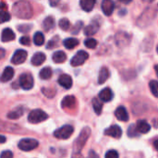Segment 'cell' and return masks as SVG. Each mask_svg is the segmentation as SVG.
Here are the masks:
<instances>
[{
    "label": "cell",
    "mask_w": 158,
    "mask_h": 158,
    "mask_svg": "<svg viewBox=\"0 0 158 158\" xmlns=\"http://www.w3.org/2000/svg\"><path fill=\"white\" fill-rule=\"evenodd\" d=\"M143 1H145V2H148V3H152V2H154L155 0H143Z\"/></svg>",
    "instance_id": "47"
},
{
    "label": "cell",
    "mask_w": 158,
    "mask_h": 158,
    "mask_svg": "<svg viewBox=\"0 0 158 158\" xmlns=\"http://www.w3.org/2000/svg\"><path fill=\"white\" fill-rule=\"evenodd\" d=\"M15 37H16V35H15L14 31L9 28L4 29L3 31H2V34H1V40L4 43L11 42V41H13L15 39Z\"/></svg>",
    "instance_id": "16"
},
{
    "label": "cell",
    "mask_w": 158,
    "mask_h": 158,
    "mask_svg": "<svg viewBox=\"0 0 158 158\" xmlns=\"http://www.w3.org/2000/svg\"><path fill=\"white\" fill-rule=\"evenodd\" d=\"M13 77H14V69L11 67H6L0 77V81L2 82H6L9 81Z\"/></svg>",
    "instance_id": "18"
},
{
    "label": "cell",
    "mask_w": 158,
    "mask_h": 158,
    "mask_svg": "<svg viewBox=\"0 0 158 158\" xmlns=\"http://www.w3.org/2000/svg\"><path fill=\"white\" fill-rule=\"evenodd\" d=\"M104 133L106 136H109V137H112L115 139H118L122 135V130L118 125H113V126L109 127L108 129H106Z\"/></svg>",
    "instance_id": "9"
},
{
    "label": "cell",
    "mask_w": 158,
    "mask_h": 158,
    "mask_svg": "<svg viewBox=\"0 0 158 158\" xmlns=\"http://www.w3.org/2000/svg\"><path fill=\"white\" fill-rule=\"evenodd\" d=\"M12 156H13V154L10 151H4L0 155L1 158H11Z\"/></svg>",
    "instance_id": "40"
},
{
    "label": "cell",
    "mask_w": 158,
    "mask_h": 158,
    "mask_svg": "<svg viewBox=\"0 0 158 158\" xmlns=\"http://www.w3.org/2000/svg\"><path fill=\"white\" fill-rule=\"evenodd\" d=\"M155 70H156V75H157L158 77V65L155 66Z\"/></svg>",
    "instance_id": "46"
},
{
    "label": "cell",
    "mask_w": 158,
    "mask_h": 158,
    "mask_svg": "<svg viewBox=\"0 0 158 158\" xmlns=\"http://www.w3.org/2000/svg\"><path fill=\"white\" fill-rule=\"evenodd\" d=\"M154 146H155V148L158 151V140H156V141L154 143Z\"/></svg>",
    "instance_id": "45"
},
{
    "label": "cell",
    "mask_w": 158,
    "mask_h": 158,
    "mask_svg": "<svg viewBox=\"0 0 158 158\" xmlns=\"http://www.w3.org/2000/svg\"><path fill=\"white\" fill-rule=\"evenodd\" d=\"M89 57V54L86 51L83 50H80L77 52V54L71 58L70 60V65L72 67H79L82 64H84V62L88 59Z\"/></svg>",
    "instance_id": "6"
},
{
    "label": "cell",
    "mask_w": 158,
    "mask_h": 158,
    "mask_svg": "<svg viewBox=\"0 0 158 158\" xmlns=\"http://www.w3.org/2000/svg\"><path fill=\"white\" fill-rule=\"evenodd\" d=\"M13 12L16 17L23 19H29L33 15L32 6L27 0H21L15 3L13 6Z\"/></svg>",
    "instance_id": "1"
},
{
    "label": "cell",
    "mask_w": 158,
    "mask_h": 158,
    "mask_svg": "<svg viewBox=\"0 0 158 158\" xmlns=\"http://www.w3.org/2000/svg\"><path fill=\"white\" fill-rule=\"evenodd\" d=\"M58 40H59V38L57 37V36H56V37H54L48 44H47V49H52V48H54V47H56V45H57V44H58Z\"/></svg>",
    "instance_id": "36"
},
{
    "label": "cell",
    "mask_w": 158,
    "mask_h": 158,
    "mask_svg": "<svg viewBox=\"0 0 158 158\" xmlns=\"http://www.w3.org/2000/svg\"><path fill=\"white\" fill-rule=\"evenodd\" d=\"M33 43L38 46L43 45L44 43V35L41 31H37L33 36Z\"/></svg>",
    "instance_id": "27"
},
{
    "label": "cell",
    "mask_w": 158,
    "mask_h": 158,
    "mask_svg": "<svg viewBox=\"0 0 158 158\" xmlns=\"http://www.w3.org/2000/svg\"><path fill=\"white\" fill-rule=\"evenodd\" d=\"M45 59H46V56H45V55L44 53L37 52V53H35L32 56L31 61V64L33 66H40V65H42L45 61Z\"/></svg>",
    "instance_id": "17"
},
{
    "label": "cell",
    "mask_w": 158,
    "mask_h": 158,
    "mask_svg": "<svg viewBox=\"0 0 158 158\" xmlns=\"http://www.w3.org/2000/svg\"><path fill=\"white\" fill-rule=\"evenodd\" d=\"M6 141V137H5V136H2V135H0V143H4Z\"/></svg>",
    "instance_id": "43"
},
{
    "label": "cell",
    "mask_w": 158,
    "mask_h": 158,
    "mask_svg": "<svg viewBox=\"0 0 158 158\" xmlns=\"http://www.w3.org/2000/svg\"><path fill=\"white\" fill-rule=\"evenodd\" d=\"M31 29V25H28V24L19 25V26L18 27V30H19V31L23 32V33H26V32H28V31H29Z\"/></svg>",
    "instance_id": "38"
},
{
    "label": "cell",
    "mask_w": 158,
    "mask_h": 158,
    "mask_svg": "<svg viewBox=\"0 0 158 158\" xmlns=\"http://www.w3.org/2000/svg\"><path fill=\"white\" fill-rule=\"evenodd\" d=\"M119 156L118 153L115 150H109L106 155H105V157L106 158H118Z\"/></svg>",
    "instance_id": "37"
},
{
    "label": "cell",
    "mask_w": 158,
    "mask_h": 158,
    "mask_svg": "<svg viewBox=\"0 0 158 158\" xmlns=\"http://www.w3.org/2000/svg\"><path fill=\"white\" fill-rule=\"evenodd\" d=\"M58 25H59V28H60L61 30L67 31V30H69V27H70V22H69V20L68 19L63 18V19H61L59 20Z\"/></svg>",
    "instance_id": "31"
},
{
    "label": "cell",
    "mask_w": 158,
    "mask_h": 158,
    "mask_svg": "<svg viewBox=\"0 0 158 158\" xmlns=\"http://www.w3.org/2000/svg\"><path fill=\"white\" fill-rule=\"evenodd\" d=\"M114 94L110 88H105L99 93V98L103 102H110L113 99Z\"/></svg>",
    "instance_id": "14"
},
{
    "label": "cell",
    "mask_w": 158,
    "mask_h": 158,
    "mask_svg": "<svg viewBox=\"0 0 158 158\" xmlns=\"http://www.w3.org/2000/svg\"><path fill=\"white\" fill-rule=\"evenodd\" d=\"M95 2H96V0H81L80 1V5H81V7L84 11L90 12L94 7Z\"/></svg>",
    "instance_id": "21"
},
{
    "label": "cell",
    "mask_w": 158,
    "mask_h": 158,
    "mask_svg": "<svg viewBox=\"0 0 158 158\" xmlns=\"http://www.w3.org/2000/svg\"><path fill=\"white\" fill-rule=\"evenodd\" d=\"M82 25H83V22H82V21H78V22H76V24L73 26V28H72V30H71V33H72V34H78L79 31L81 30Z\"/></svg>",
    "instance_id": "35"
},
{
    "label": "cell",
    "mask_w": 158,
    "mask_h": 158,
    "mask_svg": "<svg viewBox=\"0 0 158 158\" xmlns=\"http://www.w3.org/2000/svg\"><path fill=\"white\" fill-rule=\"evenodd\" d=\"M136 128L141 134H146L151 131V126L145 120H139L136 124Z\"/></svg>",
    "instance_id": "19"
},
{
    "label": "cell",
    "mask_w": 158,
    "mask_h": 158,
    "mask_svg": "<svg viewBox=\"0 0 158 158\" xmlns=\"http://www.w3.org/2000/svg\"><path fill=\"white\" fill-rule=\"evenodd\" d=\"M115 116H116V118H117L118 120H120V121L126 122V121L129 120V114H128V111H127V109H126L124 106H118V107L116 109V111H115Z\"/></svg>",
    "instance_id": "13"
},
{
    "label": "cell",
    "mask_w": 158,
    "mask_h": 158,
    "mask_svg": "<svg viewBox=\"0 0 158 158\" xmlns=\"http://www.w3.org/2000/svg\"><path fill=\"white\" fill-rule=\"evenodd\" d=\"M119 2H121V3H123V4H129V3H131L132 0H118Z\"/></svg>",
    "instance_id": "44"
},
{
    "label": "cell",
    "mask_w": 158,
    "mask_h": 158,
    "mask_svg": "<svg viewBox=\"0 0 158 158\" xmlns=\"http://www.w3.org/2000/svg\"><path fill=\"white\" fill-rule=\"evenodd\" d=\"M149 87H150V90L153 94V95L155 97H157L158 98V81H151L149 82Z\"/></svg>",
    "instance_id": "30"
},
{
    "label": "cell",
    "mask_w": 158,
    "mask_h": 158,
    "mask_svg": "<svg viewBox=\"0 0 158 158\" xmlns=\"http://www.w3.org/2000/svg\"><path fill=\"white\" fill-rule=\"evenodd\" d=\"M109 76H110V72H109L108 69L106 68V67H103V68L100 69V72H99V74H98V83H99V84L105 83V82L108 80Z\"/></svg>",
    "instance_id": "20"
},
{
    "label": "cell",
    "mask_w": 158,
    "mask_h": 158,
    "mask_svg": "<svg viewBox=\"0 0 158 158\" xmlns=\"http://www.w3.org/2000/svg\"><path fill=\"white\" fill-rule=\"evenodd\" d=\"M90 135H91V129L89 127H86V128L82 129V131H81L79 137L76 139V141L74 142V144H73V153H74V155L81 153V151L84 147L86 142L88 141Z\"/></svg>",
    "instance_id": "2"
},
{
    "label": "cell",
    "mask_w": 158,
    "mask_h": 158,
    "mask_svg": "<svg viewBox=\"0 0 158 158\" xmlns=\"http://www.w3.org/2000/svg\"><path fill=\"white\" fill-rule=\"evenodd\" d=\"M47 118H48V115L41 109H34V110L31 111L28 116V120L31 124L41 123Z\"/></svg>",
    "instance_id": "3"
},
{
    "label": "cell",
    "mask_w": 158,
    "mask_h": 158,
    "mask_svg": "<svg viewBox=\"0 0 158 158\" xmlns=\"http://www.w3.org/2000/svg\"><path fill=\"white\" fill-rule=\"evenodd\" d=\"M52 59L55 63L56 64H60V63H63L66 61L67 59V56L66 54L63 52V51H56L53 54V56H52Z\"/></svg>",
    "instance_id": "22"
},
{
    "label": "cell",
    "mask_w": 158,
    "mask_h": 158,
    "mask_svg": "<svg viewBox=\"0 0 158 158\" xmlns=\"http://www.w3.org/2000/svg\"><path fill=\"white\" fill-rule=\"evenodd\" d=\"M141 133L138 131L137 128H136V125L134 124H131L130 126V128L128 129V136L131 137V138H134V137H138Z\"/></svg>",
    "instance_id": "29"
},
{
    "label": "cell",
    "mask_w": 158,
    "mask_h": 158,
    "mask_svg": "<svg viewBox=\"0 0 158 158\" xmlns=\"http://www.w3.org/2000/svg\"><path fill=\"white\" fill-rule=\"evenodd\" d=\"M19 86L23 90H31L33 87V78L29 73H23L19 76Z\"/></svg>",
    "instance_id": "7"
},
{
    "label": "cell",
    "mask_w": 158,
    "mask_h": 158,
    "mask_svg": "<svg viewBox=\"0 0 158 158\" xmlns=\"http://www.w3.org/2000/svg\"><path fill=\"white\" fill-rule=\"evenodd\" d=\"M42 93H43L45 96H47V97H49V98L54 97L55 94H56V91L53 90V89H50V88H43V89H42Z\"/></svg>",
    "instance_id": "34"
},
{
    "label": "cell",
    "mask_w": 158,
    "mask_h": 158,
    "mask_svg": "<svg viewBox=\"0 0 158 158\" xmlns=\"http://www.w3.org/2000/svg\"><path fill=\"white\" fill-rule=\"evenodd\" d=\"M19 44L22 45H30L31 44V39L29 36H22L19 39Z\"/></svg>",
    "instance_id": "39"
},
{
    "label": "cell",
    "mask_w": 158,
    "mask_h": 158,
    "mask_svg": "<svg viewBox=\"0 0 158 158\" xmlns=\"http://www.w3.org/2000/svg\"><path fill=\"white\" fill-rule=\"evenodd\" d=\"M53 74V71H52V69L49 68V67H45L44 69H41L40 73H39V76L42 80H49L51 78Z\"/></svg>",
    "instance_id": "25"
},
{
    "label": "cell",
    "mask_w": 158,
    "mask_h": 158,
    "mask_svg": "<svg viewBox=\"0 0 158 158\" xmlns=\"http://www.w3.org/2000/svg\"><path fill=\"white\" fill-rule=\"evenodd\" d=\"M43 27H44V31H46L52 30L55 27V19H54V18L51 17V16L45 18V19L43 22Z\"/></svg>",
    "instance_id": "24"
},
{
    "label": "cell",
    "mask_w": 158,
    "mask_h": 158,
    "mask_svg": "<svg viewBox=\"0 0 158 158\" xmlns=\"http://www.w3.org/2000/svg\"><path fill=\"white\" fill-rule=\"evenodd\" d=\"M63 44L67 49H73L79 44V40L76 38H67L64 40Z\"/></svg>",
    "instance_id": "23"
},
{
    "label": "cell",
    "mask_w": 158,
    "mask_h": 158,
    "mask_svg": "<svg viewBox=\"0 0 158 158\" xmlns=\"http://www.w3.org/2000/svg\"><path fill=\"white\" fill-rule=\"evenodd\" d=\"M11 16L6 10H0V23L6 22L10 19Z\"/></svg>",
    "instance_id": "32"
},
{
    "label": "cell",
    "mask_w": 158,
    "mask_h": 158,
    "mask_svg": "<svg viewBox=\"0 0 158 158\" xmlns=\"http://www.w3.org/2000/svg\"><path fill=\"white\" fill-rule=\"evenodd\" d=\"M58 83L60 84V86H62L63 88L69 90L72 87V79L69 75L68 74H62L59 78H58Z\"/></svg>",
    "instance_id": "11"
},
{
    "label": "cell",
    "mask_w": 158,
    "mask_h": 158,
    "mask_svg": "<svg viewBox=\"0 0 158 158\" xmlns=\"http://www.w3.org/2000/svg\"><path fill=\"white\" fill-rule=\"evenodd\" d=\"M156 51H157V53H158V45H157V48H156Z\"/></svg>",
    "instance_id": "48"
},
{
    "label": "cell",
    "mask_w": 158,
    "mask_h": 158,
    "mask_svg": "<svg viewBox=\"0 0 158 158\" xmlns=\"http://www.w3.org/2000/svg\"><path fill=\"white\" fill-rule=\"evenodd\" d=\"M39 143L34 140V139H30V138H26V139H22L18 143V147L24 152H29L31 151L33 149H35L36 147H38Z\"/></svg>",
    "instance_id": "5"
},
{
    "label": "cell",
    "mask_w": 158,
    "mask_h": 158,
    "mask_svg": "<svg viewBox=\"0 0 158 158\" xmlns=\"http://www.w3.org/2000/svg\"><path fill=\"white\" fill-rule=\"evenodd\" d=\"M23 112H24V109L21 108V107H19L16 110L9 112L8 115H7V118H10V119H17V118H20L23 115Z\"/></svg>",
    "instance_id": "26"
},
{
    "label": "cell",
    "mask_w": 158,
    "mask_h": 158,
    "mask_svg": "<svg viewBox=\"0 0 158 158\" xmlns=\"http://www.w3.org/2000/svg\"><path fill=\"white\" fill-rule=\"evenodd\" d=\"M93 106H94V110L96 113V115H101L102 113V109H103V104L99 99L94 98L93 100Z\"/></svg>",
    "instance_id": "28"
},
{
    "label": "cell",
    "mask_w": 158,
    "mask_h": 158,
    "mask_svg": "<svg viewBox=\"0 0 158 158\" xmlns=\"http://www.w3.org/2000/svg\"><path fill=\"white\" fill-rule=\"evenodd\" d=\"M74 132V129L70 125H64L63 127L59 128L54 132V136L56 139L60 140H67L69 139Z\"/></svg>",
    "instance_id": "4"
},
{
    "label": "cell",
    "mask_w": 158,
    "mask_h": 158,
    "mask_svg": "<svg viewBox=\"0 0 158 158\" xmlns=\"http://www.w3.org/2000/svg\"><path fill=\"white\" fill-rule=\"evenodd\" d=\"M60 0H49V4L51 6H56L58 3H59Z\"/></svg>",
    "instance_id": "41"
},
{
    "label": "cell",
    "mask_w": 158,
    "mask_h": 158,
    "mask_svg": "<svg viewBox=\"0 0 158 158\" xmlns=\"http://www.w3.org/2000/svg\"><path fill=\"white\" fill-rule=\"evenodd\" d=\"M99 28H100L99 23H96V22L93 21L88 26H86L84 28V34L86 36H92V35L95 34L98 31Z\"/></svg>",
    "instance_id": "15"
},
{
    "label": "cell",
    "mask_w": 158,
    "mask_h": 158,
    "mask_svg": "<svg viewBox=\"0 0 158 158\" xmlns=\"http://www.w3.org/2000/svg\"><path fill=\"white\" fill-rule=\"evenodd\" d=\"M84 44L86 47H88L90 49H94L97 45V42L94 38H88L84 41Z\"/></svg>",
    "instance_id": "33"
},
{
    "label": "cell",
    "mask_w": 158,
    "mask_h": 158,
    "mask_svg": "<svg viewBox=\"0 0 158 158\" xmlns=\"http://www.w3.org/2000/svg\"><path fill=\"white\" fill-rule=\"evenodd\" d=\"M27 55L28 54H27V52L25 50L18 49L14 53V55H13V56L11 58V63L14 64V65H19V64L24 63V61L27 58Z\"/></svg>",
    "instance_id": "8"
},
{
    "label": "cell",
    "mask_w": 158,
    "mask_h": 158,
    "mask_svg": "<svg viewBox=\"0 0 158 158\" xmlns=\"http://www.w3.org/2000/svg\"><path fill=\"white\" fill-rule=\"evenodd\" d=\"M101 7L106 16H111L115 8V3L113 0H103Z\"/></svg>",
    "instance_id": "10"
},
{
    "label": "cell",
    "mask_w": 158,
    "mask_h": 158,
    "mask_svg": "<svg viewBox=\"0 0 158 158\" xmlns=\"http://www.w3.org/2000/svg\"><path fill=\"white\" fill-rule=\"evenodd\" d=\"M76 106V98L73 95H68L63 98L61 102V106L67 109H72Z\"/></svg>",
    "instance_id": "12"
},
{
    "label": "cell",
    "mask_w": 158,
    "mask_h": 158,
    "mask_svg": "<svg viewBox=\"0 0 158 158\" xmlns=\"http://www.w3.org/2000/svg\"><path fill=\"white\" fill-rule=\"evenodd\" d=\"M6 56V51L3 48H0V59H2Z\"/></svg>",
    "instance_id": "42"
}]
</instances>
